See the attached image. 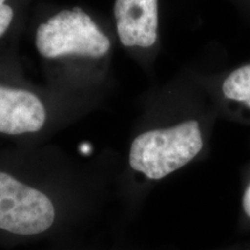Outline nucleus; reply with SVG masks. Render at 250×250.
I'll list each match as a JSON object with an SVG mask.
<instances>
[{
    "label": "nucleus",
    "mask_w": 250,
    "mask_h": 250,
    "mask_svg": "<svg viewBox=\"0 0 250 250\" xmlns=\"http://www.w3.org/2000/svg\"><path fill=\"white\" fill-rule=\"evenodd\" d=\"M203 134L197 121L140 133L130 146L127 166L149 181H159L191 162L203 149Z\"/></svg>",
    "instance_id": "obj_2"
},
{
    "label": "nucleus",
    "mask_w": 250,
    "mask_h": 250,
    "mask_svg": "<svg viewBox=\"0 0 250 250\" xmlns=\"http://www.w3.org/2000/svg\"><path fill=\"white\" fill-rule=\"evenodd\" d=\"M118 40L125 48H151L158 40V0H116Z\"/></svg>",
    "instance_id": "obj_5"
},
{
    "label": "nucleus",
    "mask_w": 250,
    "mask_h": 250,
    "mask_svg": "<svg viewBox=\"0 0 250 250\" xmlns=\"http://www.w3.org/2000/svg\"><path fill=\"white\" fill-rule=\"evenodd\" d=\"M35 46L45 59H100L109 55L111 41L85 11L74 7L41 23L36 29Z\"/></svg>",
    "instance_id": "obj_3"
},
{
    "label": "nucleus",
    "mask_w": 250,
    "mask_h": 250,
    "mask_svg": "<svg viewBox=\"0 0 250 250\" xmlns=\"http://www.w3.org/2000/svg\"><path fill=\"white\" fill-rule=\"evenodd\" d=\"M40 250H126L118 243L114 246H107L101 240L88 239V237L80 235L70 237V239L62 240V241L52 242L43 247Z\"/></svg>",
    "instance_id": "obj_7"
},
{
    "label": "nucleus",
    "mask_w": 250,
    "mask_h": 250,
    "mask_svg": "<svg viewBox=\"0 0 250 250\" xmlns=\"http://www.w3.org/2000/svg\"><path fill=\"white\" fill-rule=\"evenodd\" d=\"M46 118L44 103L35 93L0 83V133H39L44 127Z\"/></svg>",
    "instance_id": "obj_4"
},
{
    "label": "nucleus",
    "mask_w": 250,
    "mask_h": 250,
    "mask_svg": "<svg viewBox=\"0 0 250 250\" xmlns=\"http://www.w3.org/2000/svg\"><path fill=\"white\" fill-rule=\"evenodd\" d=\"M73 176L39 180L0 169V233L15 243H49L83 235L93 201Z\"/></svg>",
    "instance_id": "obj_1"
},
{
    "label": "nucleus",
    "mask_w": 250,
    "mask_h": 250,
    "mask_svg": "<svg viewBox=\"0 0 250 250\" xmlns=\"http://www.w3.org/2000/svg\"><path fill=\"white\" fill-rule=\"evenodd\" d=\"M242 205H243V210H245L246 214L250 218V184L247 187L245 195H243Z\"/></svg>",
    "instance_id": "obj_9"
},
{
    "label": "nucleus",
    "mask_w": 250,
    "mask_h": 250,
    "mask_svg": "<svg viewBox=\"0 0 250 250\" xmlns=\"http://www.w3.org/2000/svg\"><path fill=\"white\" fill-rule=\"evenodd\" d=\"M223 93L227 99L245 102L250 107V64L237 68L226 78Z\"/></svg>",
    "instance_id": "obj_6"
},
{
    "label": "nucleus",
    "mask_w": 250,
    "mask_h": 250,
    "mask_svg": "<svg viewBox=\"0 0 250 250\" xmlns=\"http://www.w3.org/2000/svg\"><path fill=\"white\" fill-rule=\"evenodd\" d=\"M13 19V8L6 4V0H0V37L5 35L6 31L11 27Z\"/></svg>",
    "instance_id": "obj_8"
}]
</instances>
